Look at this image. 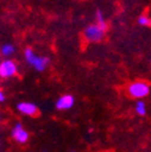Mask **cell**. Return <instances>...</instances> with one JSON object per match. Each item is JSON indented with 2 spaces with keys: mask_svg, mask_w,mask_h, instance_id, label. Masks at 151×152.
I'll list each match as a JSON object with an SVG mask.
<instances>
[{
  "mask_svg": "<svg viewBox=\"0 0 151 152\" xmlns=\"http://www.w3.org/2000/svg\"><path fill=\"white\" fill-rule=\"evenodd\" d=\"M17 74V65L13 61L6 59L0 63V76L4 79L12 77Z\"/></svg>",
  "mask_w": 151,
  "mask_h": 152,
  "instance_id": "obj_4",
  "label": "cell"
},
{
  "mask_svg": "<svg viewBox=\"0 0 151 152\" xmlns=\"http://www.w3.org/2000/svg\"><path fill=\"white\" fill-rule=\"evenodd\" d=\"M137 23L140 26V27H145V28H149L150 24H151V20H150V16L146 15V13H141L138 20H137Z\"/></svg>",
  "mask_w": 151,
  "mask_h": 152,
  "instance_id": "obj_9",
  "label": "cell"
},
{
  "mask_svg": "<svg viewBox=\"0 0 151 152\" xmlns=\"http://www.w3.org/2000/svg\"><path fill=\"white\" fill-rule=\"evenodd\" d=\"M74 103H75L74 97L70 96V94H65V96L61 97L57 100L56 106H57V109H59V110H69L74 106Z\"/></svg>",
  "mask_w": 151,
  "mask_h": 152,
  "instance_id": "obj_6",
  "label": "cell"
},
{
  "mask_svg": "<svg viewBox=\"0 0 151 152\" xmlns=\"http://www.w3.org/2000/svg\"><path fill=\"white\" fill-rule=\"evenodd\" d=\"M128 93L133 98H145L150 93V86L147 82L137 81V82H133V83L129 85Z\"/></svg>",
  "mask_w": 151,
  "mask_h": 152,
  "instance_id": "obj_3",
  "label": "cell"
},
{
  "mask_svg": "<svg viewBox=\"0 0 151 152\" xmlns=\"http://www.w3.org/2000/svg\"><path fill=\"white\" fill-rule=\"evenodd\" d=\"M106 30H108V28L102 27L98 23L94 22V23H92V24H89V26H87L85 28V30H84V37H85L86 41L92 42V44L100 42L104 39Z\"/></svg>",
  "mask_w": 151,
  "mask_h": 152,
  "instance_id": "obj_1",
  "label": "cell"
},
{
  "mask_svg": "<svg viewBox=\"0 0 151 152\" xmlns=\"http://www.w3.org/2000/svg\"><path fill=\"white\" fill-rule=\"evenodd\" d=\"M136 111H137L138 115L144 116L145 113H146V105H145V103H143V102H138L137 105H136Z\"/></svg>",
  "mask_w": 151,
  "mask_h": 152,
  "instance_id": "obj_11",
  "label": "cell"
},
{
  "mask_svg": "<svg viewBox=\"0 0 151 152\" xmlns=\"http://www.w3.org/2000/svg\"><path fill=\"white\" fill-rule=\"evenodd\" d=\"M0 51H1L3 56L9 57V56H12L15 53V46L11 45V44H5L4 46H1V50Z\"/></svg>",
  "mask_w": 151,
  "mask_h": 152,
  "instance_id": "obj_10",
  "label": "cell"
},
{
  "mask_svg": "<svg viewBox=\"0 0 151 152\" xmlns=\"http://www.w3.org/2000/svg\"><path fill=\"white\" fill-rule=\"evenodd\" d=\"M4 100H5V96H4V93L0 91V103H3Z\"/></svg>",
  "mask_w": 151,
  "mask_h": 152,
  "instance_id": "obj_12",
  "label": "cell"
},
{
  "mask_svg": "<svg viewBox=\"0 0 151 152\" xmlns=\"http://www.w3.org/2000/svg\"><path fill=\"white\" fill-rule=\"evenodd\" d=\"M17 109H18V111H20V112H22L23 115H28V116L35 115L36 110H37L36 106H35V104H33V103H27V102L18 104Z\"/></svg>",
  "mask_w": 151,
  "mask_h": 152,
  "instance_id": "obj_7",
  "label": "cell"
},
{
  "mask_svg": "<svg viewBox=\"0 0 151 152\" xmlns=\"http://www.w3.org/2000/svg\"><path fill=\"white\" fill-rule=\"evenodd\" d=\"M24 58L28 64H30L35 70L37 71H44L47 65L50 64V58L44 56H39L34 52L32 48H26L24 51Z\"/></svg>",
  "mask_w": 151,
  "mask_h": 152,
  "instance_id": "obj_2",
  "label": "cell"
},
{
  "mask_svg": "<svg viewBox=\"0 0 151 152\" xmlns=\"http://www.w3.org/2000/svg\"><path fill=\"white\" fill-rule=\"evenodd\" d=\"M96 23H98L99 26H102V27H105V28H108V22H106V18H105V16H104V13H103V11L102 10H97L96 11Z\"/></svg>",
  "mask_w": 151,
  "mask_h": 152,
  "instance_id": "obj_8",
  "label": "cell"
},
{
  "mask_svg": "<svg viewBox=\"0 0 151 152\" xmlns=\"http://www.w3.org/2000/svg\"><path fill=\"white\" fill-rule=\"evenodd\" d=\"M12 137L17 142L24 144V142H27V140L29 138V134H28V132L26 129H23L21 123H17L15 126V128L12 129Z\"/></svg>",
  "mask_w": 151,
  "mask_h": 152,
  "instance_id": "obj_5",
  "label": "cell"
}]
</instances>
